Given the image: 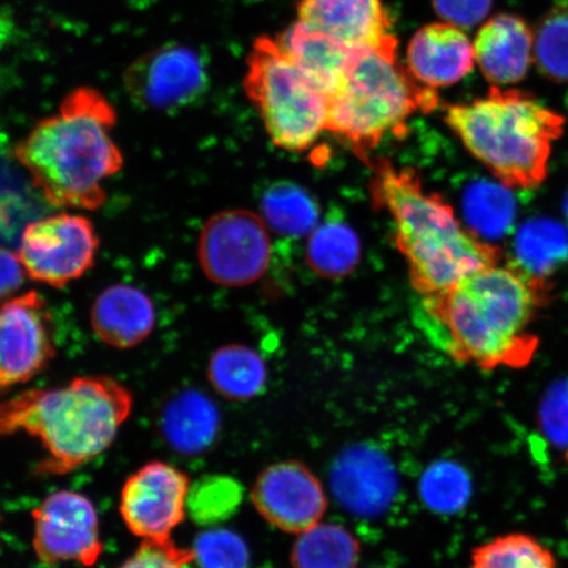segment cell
I'll list each match as a JSON object with an SVG mask.
<instances>
[{
  "mask_svg": "<svg viewBox=\"0 0 568 568\" xmlns=\"http://www.w3.org/2000/svg\"><path fill=\"white\" fill-rule=\"evenodd\" d=\"M551 287L513 264L489 266L424 296L422 323L432 343L460 364L486 372L523 368L537 353L529 328Z\"/></svg>",
  "mask_w": 568,
  "mask_h": 568,
  "instance_id": "1",
  "label": "cell"
},
{
  "mask_svg": "<svg viewBox=\"0 0 568 568\" xmlns=\"http://www.w3.org/2000/svg\"><path fill=\"white\" fill-rule=\"evenodd\" d=\"M116 122V110L101 91L78 88L13 153L54 207L94 211L105 202L104 181L123 168L122 151L112 139Z\"/></svg>",
  "mask_w": 568,
  "mask_h": 568,
  "instance_id": "2",
  "label": "cell"
},
{
  "mask_svg": "<svg viewBox=\"0 0 568 568\" xmlns=\"http://www.w3.org/2000/svg\"><path fill=\"white\" fill-rule=\"evenodd\" d=\"M130 389L105 376L23 390L0 402V437L26 433L47 452L41 475H67L101 456L130 417Z\"/></svg>",
  "mask_w": 568,
  "mask_h": 568,
  "instance_id": "3",
  "label": "cell"
},
{
  "mask_svg": "<svg viewBox=\"0 0 568 568\" xmlns=\"http://www.w3.org/2000/svg\"><path fill=\"white\" fill-rule=\"evenodd\" d=\"M372 195L389 213L395 241L423 296L442 293L478 270L499 265L503 252L459 222L442 196L428 193L409 169L376 163Z\"/></svg>",
  "mask_w": 568,
  "mask_h": 568,
  "instance_id": "4",
  "label": "cell"
},
{
  "mask_svg": "<svg viewBox=\"0 0 568 568\" xmlns=\"http://www.w3.org/2000/svg\"><path fill=\"white\" fill-rule=\"evenodd\" d=\"M445 122L508 189H536L548 176L554 142L565 118L530 92L493 87L470 103L450 104Z\"/></svg>",
  "mask_w": 568,
  "mask_h": 568,
  "instance_id": "5",
  "label": "cell"
},
{
  "mask_svg": "<svg viewBox=\"0 0 568 568\" xmlns=\"http://www.w3.org/2000/svg\"><path fill=\"white\" fill-rule=\"evenodd\" d=\"M436 90L423 87L397 55V39L355 49L343 80L328 95V131L362 158L389 136H402L417 112L437 109Z\"/></svg>",
  "mask_w": 568,
  "mask_h": 568,
  "instance_id": "6",
  "label": "cell"
},
{
  "mask_svg": "<svg viewBox=\"0 0 568 568\" xmlns=\"http://www.w3.org/2000/svg\"><path fill=\"white\" fill-rule=\"evenodd\" d=\"M244 89L276 146L307 151L328 131V94L291 60L278 38L255 39Z\"/></svg>",
  "mask_w": 568,
  "mask_h": 568,
  "instance_id": "7",
  "label": "cell"
},
{
  "mask_svg": "<svg viewBox=\"0 0 568 568\" xmlns=\"http://www.w3.org/2000/svg\"><path fill=\"white\" fill-rule=\"evenodd\" d=\"M99 244L90 219L65 212L28 224L18 255L32 281L61 288L94 266Z\"/></svg>",
  "mask_w": 568,
  "mask_h": 568,
  "instance_id": "8",
  "label": "cell"
},
{
  "mask_svg": "<svg viewBox=\"0 0 568 568\" xmlns=\"http://www.w3.org/2000/svg\"><path fill=\"white\" fill-rule=\"evenodd\" d=\"M272 258L267 224L255 213L233 210L212 216L199 240V262L220 286L240 287L258 281Z\"/></svg>",
  "mask_w": 568,
  "mask_h": 568,
  "instance_id": "9",
  "label": "cell"
},
{
  "mask_svg": "<svg viewBox=\"0 0 568 568\" xmlns=\"http://www.w3.org/2000/svg\"><path fill=\"white\" fill-rule=\"evenodd\" d=\"M51 311L39 293L0 304V389L30 382L55 357Z\"/></svg>",
  "mask_w": 568,
  "mask_h": 568,
  "instance_id": "10",
  "label": "cell"
},
{
  "mask_svg": "<svg viewBox=\"0 0 568 568\" xmlns=\"http://www.w3.org/2000/svg\"><path fill=\"white\" fill-rule=\"evenodd\" d=\"M33 550L41 564L94 566L103 552L99 518L87 496L60 491L33 510Z\"/></svg>",
  "mask_w": 568,
  "mask_h": 568,
  "instance_id": "11",
  "label": "cell"
},
{
  "mask_svg": "<svg viewBox=\"0 0 568 568\" xmlns=\"http://www.w3.org/2000/svg\"><path fill=\"white\" fill-rule=\"evenodd\" d=\"M207 83L201 57L180 44L142 54L124 74V87L134 104L154 111H178L193 104Z\"/></svg>",
  "mask_w": 568,
  "mask_h": 568,
  "instance_id": "12",
  "label": "cell"
},
{
  "mask_svg": "<svg viewBox=\"0 0 568 568\" xmlns=\"http://www.w3.org/2000/svg\"><path fill=\"white\" fill-rule=\"evenodd\" d=\"M187 475L152 462L125 481L120 514L126 528L142 541H168L186 516L190 494Z\"/></svg>",
  "mask_w": 568,
  "mask_h": 568,
  "instance_id": "13",
  "label": "cell"
},
{
  "mask_svg": "<svg viewBox=\"0 0 568 568\" xmlns=\"http://www.w3.org/2000/svg\"><path fill=\"white\" fill-rule=\"evenodd\" d=\"M253 501L270 524L297 535L315 527L326 509L322 485L300 464L267 468L254 487Z\"/></svg>",
  "mask_w": 568,
  "mask_h": 568,
  "instance_id": "14",
  "label": "cell"
},
{
  "mask_svg": "<svg viewBox=\"0 0 568 568\" xmlns=\"http://www.w3.org/2000/svg\"><path fill=\"white\" fill-rule=\"evenodd\" d=\"M297 21L351 48L378 47L395 38L383 0H300Z\"/></svg>",
  "mask_w": 568,
  "mask_h": 568,
  "instance_id": "15",
  "label": "cell"
},
{
  "mask_svg": "<svg viewBox=\"0 0 568 568\" xmlns=\"http://www.w3.org/2000/svg\"><path fill=\"white\" fill-rule=\"evenodd\" d=\"M406 60L412 77L436 91L464 80L477 63L471 40L447 21L420 28L409 41Z\"/></svg>",
  "mask_w": 568,
  "mask_h": 568,
  "instance_id": "16",
  "label": "cell"
},
{
  "mask_svg": "<svg viewBox=\"0 0 568 568\" xmlns=\"http://www.w3.org/2000/svg\"><path fill=\"white\" fill-rule=\"evenodd\" d=\"M474 49L486 80L495 87H508L527 77L535 61V33L523 18L500 13L483 24Z\"/></svg>",
  "mask_w": 568,
  "mask_h": 568,
  "instance_id": "17",
  "label": "cell"
},
{
  "mask_svg": "<svg viewBox=\"0 0 568 568\" xmlns=\"http://www.w3.org/2000/svg\"><path fill=\"white\" fill-rule=\"evenodd\" d=\"M91 326L99 339L116 349H131L151 336L154 304L144 291L131 284H113L91 307Z\"/></svg>",
  "mask_w": 568,
  "mask_h": 568,
  "instance_id": "18",
  "label": "cell"
},
{
  "mask_svg": "<svg viewBox=\"0 0 568 568\" xmlns=\"http://www.w3.org/2000/svg\"><path fill=\"white\" fill-rule=\"evenodd\" d=\"M278 40L291 60L328 95L343 80L357 49L312 30L297 20Z\"/></svg>",
  "mask_w": 568,
  "mask_h": 568,
  "instance_id": "19",
  "label": "cell"
},
{
  "mask_svg": "<svg viewBox=\"0 0 568 568\" xmlns=\"http://www.w3.org/2000/svg\"><path fill=\"white\" fill-rule=\"evenodd\" d=\"M333 483L339 500L357 514L378 513L395 487L387 462L368 450H355L341 458Z\"/></svg>",
  "mask_w": 568,
  "mask_h": 568,
  "instance_id": "20",
  "label": "cell"
},
{
  "mask_svg": "<svg viewBox=\"0 0 568 568\" xmlns=\"http://www.w3.org/2000/svg\"><path fill=\"white\" fill-rule=\"evenodd\" d=\"M162 435L176 453L199 454L216 437L219 412L209 397L183 390L166 404L161 417Z\"/></svg>",
  "mask_w": 568,
  "mask_h": 568,
  "instance_id": "21",
  "label": "cell"
},
{
  "mask_svg": "<svg viewBox=\"0 0 568 568\" xmlns=\"http://www.w3.org/2000/svg\"><path fill=\"white\" fill-rule=\"evenodd\" d=\"M568 262V231L551 219H531L518 229L514 241V260L536 278L549 280Z\"/></svg>",
  "mask_w": 568,
  "mask_h": 568,
  "instance_id": "22",
  "label": "cell"
},
{
  "mask_svg": "<svg viewBox=\"0 0 568 568\" xmlns=\"http://www.w3.org/2000/svg\"><path fill=\"white\" fill-rule=\"evenodd\" d=\"M359 546L349 531L335 524H317L301 532L293 554L294 568H355Z\"/></svg>",
  "mask_w": 568,
  "mask_h": 568,
  "instance_id": "23",
  "label": "cell"
},
{
  "mask_svg": "<svg viewBox=\"0 0 568 568\" xmlns=\"http://www.w3.org/2000/svg\"><path fill=\"white\" fill-rule=\"evenodd\" d=\"M210 381L230 399H248L264 386V362L245 346L222 347L212 355Z\"/></svg>",
  "mask_w": 568,
  "mask_h": 568,
  "instance_id": "24",
  "label": "cell"
},
{
  "mask_svg": "<svg viewBox=\"0 0 568 568\" xmlns=\"http://www.w3.org/2000/svg\"><path fill=\"white\" fill-rule=\"evenodd\" d=\"M359 254L357 233L343 222H328L311 232L307 260L317 274L346 275L357 265Z\"/></svg>",
  "mask_w": 568,
  "mask_h": 568,
  "instance_id": "25",
  "label": "cell"
},
{
  "mask_svg": "<svg viewBox=\"0 0 568 568\" xmlns=\"http://www.w3.org/2000/svg\"><path fill=\"white\" fill-rule=\"evenodd\" d=\"M262 212L268 226L286 236H304L316 229L317 205L301 187L278 183L266 191L262 199Z\"/></svg>",
  "mask_w": 568,
  "mask_h": 568,
  "instance_id": "26",
  "label": "cell"
},
{
  "mask_svg": "<svg viewBox=\"0 0 568 568\" xmlns=\"http://www.w3.org/2000/svg\"><path fill=\"white\" fill-rule=\"evenodd\" d=\"M470 568H557V560L535 537L509 532L475 549Z\"/></svg>",
  "mask_w": 568,
  "mask_h": 568,
  "instance_id": "27",
  "label": "cell"
},
{
  "mask_svg": "<svg viewBox=\"0 0 568 568\" xmlns=\"http://www.w3.org/2000/svg\"><path fill=\"white\" fill-rule=\"evenodd\" d=\"M466 215L471 231L483 236L501 237L514 224L516 202L508 187L500 183L474 184L466 195Z\"/></svg>",
  "mask_w": 568,
  "mask_h": 568,
  "instance_id": "28",
  "label": "cell"
},
{
  "mask_svg": "<svg viewBox=\"0 0 568 568\" xmlns=\"http://www.w3.org/2000/svg\"><path fill=\"white\" fill-rule=\"evenodd\" d=\"M535 62L545 78L568 83V0L551 7L535 32Z\"/></svg>",
  "mask_w": 568,
  "mask_h": 568,
  "instance_id": "29",
  "label": "cell"
},
{
  "mask_svg": "<svg viewBox=\"0 0 568 568\" xmlns=\"http://www.w3.org/2000/svg\"><path fill=\"white\" fill-rule=\"evenodd\" d=\"M423 499L442 514L458 513L471 495V481L460 466L443 462L429 468L422 481Z\"/></svg>",
  "mask_w": 568,
  "mask_h": 568,
  "instance_id": "30",
  "label": "cell"
},
{
  "mask_svg": "<svg viewBox=\"0 0 568 568\" xmlns=\"http://www.w3.org/2000/svg\"><path fill=\"white\" fill-rule=\"evenodd\" d=\"M201 568H246L248 554L243 539L226 530L199 536L193 549Z\"/></svg>",
  "mask_w": 568,
  "mask_h": 568,
  "instance_id": "31",
  "label": "cell"
},
{
  "mask_svg": "<svg viewBox=\"0 0 568 568\" xmlns=\"http://www.w3.org/2000/svg\"><path fill=\"white\" fill-rule=\"evenodd\" d=\"M538 428L557 449H568V378L545 390L537 410Z\"/></svg>",
  "mask_w": 568,
  "mask_h": 568,
  "instance_id": "32",
  "label": "cell"
},
{
  "mask_svg": "<svg viewBox=\"0 0 568 568\" xmlns=\"http://www.w3.org/2000/svg\"><path fill=\"white\" fill-rule=\"evenodd\" d=\"M193 560H195L194 550L178 548L172 539L168 541L145 539L133 556L119 568H184Z\"/></svg>",
  "mask_w": 568,
  "mask_h": 568,
  "instance_id": "33",
  "label": "cell"
},
{
  "mask_svg": "<svg viewBox=\"0 0 568 568\" xmlns=\"http://www.w3.org/2000/svg\"><path fill=\"white\" fill-rule=\"evenodd\" d=\"M433 6L447 23L470 28L485 20L493 0H433Z\"/></svg>",
  "mask_w": 568,
  "mask_h": 568,
  "instance_id": "34",
  "label": "cell"
},
{
  "mask_svg": "<svg viewBox=\"0 0 568 568\" xmlns=\"http://www.w3.org/2000/svg\"><path fill=\"white\" fill-rule=\"evenodd\" d=\"M26 275L19 255L0 247V304L23 286Z\"/></svg>",
  "mask_w": 568,
  "mask_h": 568,
  "instance_id": "35",
  "label": "cell"
},
{
  "mask_svg": "<svg viewBox=\"0 0 568 568\" xmlns=\"http://www.w3.org/2000/svg\"><path fill=\"white\" fill-rule=\"evenodd\" d=\"M4 21L0 19V47L6 42V36L9 34L10 28L3 27Z\"/></svg>",
  "mask_w": 568,
  "mask_h": 568,
  "instance_id": "36",
  "label": "cell"
},
{
  "mask_svg": "<svg viewBox=\"0 0 568 568\" xmlns=\"http://www.w3.org/2000/svg\"><path fill=\"white\" fill-rule=\"evenodd\" d=\"M564 211H565V216H566L567 225H568V194H567V195H566V197H565V202H564Z\"/></svg>",
  "mask_w": 568,
  "mask_h": 568,
  "instance_id": "37",
  "label": "cell"
}]
</instances>
